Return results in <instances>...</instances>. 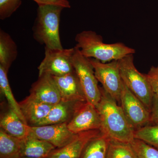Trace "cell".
I'll use <instances>...</instances> for the list:
<instances>
[{
  "mask_svg": "<svg viewBox=\"0 0 158 158\" xmlns=\"http://www.w3.org/2000/svg\"><path fill=\"white\" fill-rule=\"evenodd\" d=\"M100 89L101 98L96 108L100 117L101 131L111 139L131 143L135 138V130L120 105L102 87Z\"/></svg>",
  "mask_w": 158,
  "mask_h": 158,
  "instance_id": "cell-1",
  "label": "cell"
},
{
  "mask_svg": "<svg viewBox=\"0 0 158 158\" xmlns=\"http://www.w3.org/2000/svg\"><path fill=\"white\" fill-rule=\"evenodd\" d=\"M77 44L81 53L86 58L94 59L103 63L119 59L135 53L134 49L121 42L106 44L102 36L94 31H83L75 37Z\"/></svg>",
  "mask_w": 158,
  "mask_h": 158,
  "instance_id": "cell-2",
  "label": "cell"
},
{
  "mask_svg": "<svg viewBox=\"0 0 158 158\" xmlns=\"http://www.w3.org/2000/svg\"><path fill=\"white\" fill-rule=\"evenodd\" d=\"M63 8L53 5H40L33 27L34 39L45 47L63 49L59 36L60 15Z\"/></svg>",
  "mask_w": 158,
  "mask_h": 158,
  "instance_id": "cell-3",
  "label": "cell"
},
{
  "mask_svg": "<svg viewBox=\"0 0 158 158\" xmlns=\"http://www.w3.org/2000/svg\"><path fill=\"white\" fill-rule=\"evenodd\" d=\"M118 62L123 82L150 111L154 94L146 74L141 73L136 68L133 54L122 58Z\"/></svg>",
  "mask_w": 158,
  "mask_h": 158,
  "instance_id": "cell-4",
  "label": "cell"
},
{
  "mask_svg": "<svg viewBox=\"0 0 158 158\" xmlns=\"http://www.w3.org/2000/svg\"><path fill=\"white\" fill-rule=\"evenodd\" d=\"M72 57L74 68L78 77L87 101L96 107L101 98L100 87L89 59L84 56L80 50L74 47Z\"/></svg>",
  "mask_w": 158,
  "mask_h": 158,
  "instance_id": "cell-5",
  "label": "cell"
},
{
  "mask_svg": "<svg viewBox=\"0 0 158 158\" xmlns=\"http://www.w3.org/2000/svg\"><path fill=\"white\" fill-rule=\"evenodd\" d=\"M89 59L93 66L95 77L102 84V88L119 105L123 81L118 60L103 63L97 59Z\"/></svg>",
  "mask_w": 158,
  "mask_h": 158,
  "instance_id": "cell-6",
  "label": "cell"
},
{
  "mask_svg": "<svg viewBox=\"0 0 158 158\" xmlns=\"http://www.w3.org/2000/svg\"><path fill=\"white\" fill-rule=\"evenodd\" d=\"M75 48L52 49L45 47L44 59L38 67L39 76L49 75L59 77L74 71L72 57Z\"/></svg>",
  "mask_w": 158,
  "mask_h": 158,
  "instance_id": "cell-7",
  "label": "cell"
},
{
  "mask_svg": "<svg viewBox=\"0 0 158 158\" xmlns=\"http://www.w3.org/2000/svg\"><path fill=\"white\" fill-rule=\"evenodd\" d=\"M119 105L135 131L149 125L150 111L123 82Z\"/></svg>",
  "mask_w": 158,
  "mask_h": 158,
  "instance_id": "cell-8",
  "label": "cell"
},
{
  "mask_svg": "<svg viewBox=\"0 0 158 158\" xmlns=\"http://www.w3.org/2000/svg\"><path fill=\"white\" fill-rule=\"evenodd\" d=\"M29 135L49 142L56 148L64 147L70 143L77 134L68 128L67 123L30 126Z\"/></svg>",
  "mask_w": 158,
  "mask_h": 158,
  "instance_id": "cell-9",
  "label": "cell"
},
{
  "mask_svg": "<svg viewBox=\"0 0 158 158\" xmlns=\"http://www.w3.org/2000/svg\"><path fill=\"white\" fill-rule=\"evenodd\" d=\"M67 126L75 134L92 130H100V117L96 107L87 101L83 102L67 123Z\"/></svg>",
  "mask_w": 158,
  "mask_h": 158,
  "instance_id": "cell-10",
  "label": "cell"
},
{
  "mask_svg": "<svg viewBox=\"0 0 158 158\" xmlns=\"http://www.w3.org/2000/svg\"><path fill=\"white\" fill-rule=\"evenodd\" d=\"M29 95L42 102L52 106L61 100L56 82L53 77L49 75L38 77L37 81L32 85Z\"/></svg>",
  "mask_w": 158,
  "mask_h": 158,
  "instance_id": "cell-11",
  "label": "cell"
},
{
  "mask_svg": "<svg viewBox=\"0 0 158 158\" xmlns=\"http://www.w3.org/2000/svg\"><path fill=\"white\" fill-rule=\"evenodd\" d=\"M53 77L59 89L62 101H87L85 94L75 71Z\"/></svg>",
  "mask_w": 158,
  "mask_h": 158,
  "instance_id": "cell-12",
  "label": "cell"
},
{
  "mask_svg": "<svg viewBox=\"0 0 158 158\" xmlns=\"http://www.w3.org/2000/svg\"><path fill=\"white\" fill-rule=\"evenodd\" d=\"M101 132L100 130L78 133L73 141L61 148H56L46 158H81L85 146Z\"/></svg>",
  "mask_w": 158,
  "mask_h": 158,
  "instance_id": "cell-13",
  "label": "cell"
},
{
  "mask_svg": "<svg viewBox=\"0 0 158 158\" xmlns=\"http://www.w3.org/2000/svg\"><path fill=\"white\" fill-rule=\"evenodd\" d=\"M20 108L27 124L37 126L46 117L53 106L35 99L30 95L19 103Z\"/></svg>",
  "mask_w": 158,
  "mask_h": 158,
  "instance_id": "cell-14",
  "label": "cell"
},
{
  "mask_svg": "<svg viewBox=\"0 0 158 158\" xmlns=\"http://www.w3.org/2000/svg\"><path fill=\"white\" fill-rule=\"evenodd\" d=\"M84 102L61 101L53 106L46 117L37 126L68 123L73 117L77 109Z\"/></svg>",
  "mask_w": 158,
  "mask_h": 158,
  "instance_id": "cell-15",
  "label": "cell"
},
{
  "mask_svg": "<svg viewBox=\"0 0 158 158\" xmlns=\"http://www.w3.org/2000/svg\"><path fill=\"white\" fill-rule=\"evenodd\" d=\"M56 148L49 142L29 135L21 140L19 158H46Z\"/></svg>",
  "mask_w": 158,
  "mask_h": 158,
  "instance_id": "cell-16",
  "label": "cell"
},
{
  "mask_svg": "<svg viewBox=\"0 0 158 158\" xmlns=\"http://www.w3.org/2000/svg\"><path fill=\"white\" fill-rule=\"evenodd\" d=\"M0 128L7 134L20 140L26 138L30 133V126L25 123L9 106L1 115Z\"/></svg>",
  "mask_w": 158,
  "mask_h": 158,
  "instance_id": "cell-17",
  "label": "cell"
},
{
  "mask_svg": "<svg viewBox=\"0 0 158 158\" xmlns=\"http://www.w3.org/2000/svg\"><path fill=\"white\" fill-rule=\"evenodd\" d=\"M18 55L16 44L8 33L0 30V66L7 71Z\"/></svg>",
  "mask_w": 158,
  "mask_h": 158,
  "instance_id": "cell-18",
  "label": "cell"
},
{
  "mask_svg": "<svg viewBox=\"0 0 158 158\" xmlns=\"http://www.w3.org/2000/svg\"><path fill=\"white\" fill-rule=\"evenodd\" d=\"M110 139L101 131L85 146L81 158H107Z\"/></svg>",
  "mask_w": 158,
  "mask_h": 158,
  "instance_id": "cell-19",
  "label": "cell"
},
{
  "mask_svg": "<svg viewBox=\"0 0 158 158\" xmlns=\"http://www.w3.org/2000/svg\"><path fill=\"white\" fill-rule=\"evenodd\" d=\"M21 140L0 129V158H19Z\"/></svg>",
  "mask_w": 158,
  "mask_h": 158,
  "instance_id": "cell-20",
  "label": "cell"
},
{
  "mask_svg": "<svg viewBox=\"0 0 158 158\" xmlns=\"http://www.w3.org/2000/svg\"><path fill=\"white\" fill-rule=\"evenodd\" d=\"M7 71L2 66H0V90L5 96L8 102V106L19 116L21 119L27 124L24 117L23 116L19 103L16 101L11 91V87L8 80ZM28 125V124H27Z\"/></svg>",
  "mask_w": 158,
  "mask_h": 158,
  "instance_id": "cell-21",
  "label": "cell"
},
{
  "mask_svg": "<svg viewBox=\"0 0 158 158\" xmlns=\"http://www.w3.org/2000/svg\"><path fill=\"white\" fill-rule=\"evenodd\" d=\"M107 158H138L131 143L110 139Z\"/></svg>",
  "mask_w": 158,
  "mask_h": 158,
  "instance_id": "cell-22",
  "label": "cell"
},
{
  "mask_svg": "<svg viewBox=\"0 0 158 158\" xmlns=\"http://www.w3.org/2000/svg\"><path fill=\"white\" fill-rule=\"evenodd\" d=\"M135 138L158 149V126L148 125L136 130Z\"/></svg>",
  "mask_w": 158,
  "mask_h": 158,
  "instance_id": "cell-23",
  "label": "cell"
},
{
  "mask_svg": "<svg viewBox=\"0 0 158 158\" xmlns=\"http://www.w3.org/2000/svg\"><path fill=\"white\" fill-rule=\"evenodd\" d=\"M131 144L138 158H158V149L144 141L135 138Z\"/></svg>",
  "mask_w": 158,
  "mask_h": 158,
  "instance_id": "cell-24",
  "label": "cell"
},
{
  "mask_svg": "<svg viewBox=\"0 0 158 158\" xmlns=\"http://www.w3.org/2000/svg\"><path fill=\"white\" fill-rule=\"evenodd\" d=\"M21 4V0H0V19L9 18Z\"/></svg>",
  "mask_w": 158,
  "mask_h": 158,
  "instance_id": "cell-25",
  "label": "cell"
},
{
  "mask_svg": "<svg viewBox=\"0 0 158 158\" xmlns=\"http://www.w3.org/2000/svg\"><path fill=\"white\" fill-rule=\"evenodd\" d=\"M146 75L153 92L158 95V65L152 66Z\"/></svg>",
  "mask_w": 158,
  "mask_h": 158,
  "instance_id": "cell-26",
  "label": "cell"
},
{
  "mask_svg": "<svg viewBox=\"0 0 158 158\" xmlns=\"http://www.w3.org/2000/svg\"><path fill=\"white\" fill-rule=\"evenodd\" d=\"M149 124L158 126V95L155 94L151 109Z\"/></svg>",
  "mask_w": 158,
  "mask_h": 158,
  "instance_id": "cell-27",
  "label": "cell"
},
{
  "mask_svg": "<svg viewBox=\"0 0 158 158\" xmlns=\"http://www.w3.org/2000/svg\"><path fill=\"white\" fill-rule=\"evenodd\" d=\"M40 5H53L61 6L63 8H70L69 2L67 0H34Z\"/></svg>",
  "mask_w": 158,
  "mask_h": 158,
  "instance_id": "cell-28",
  "label": "cell"
}]
</instances>
